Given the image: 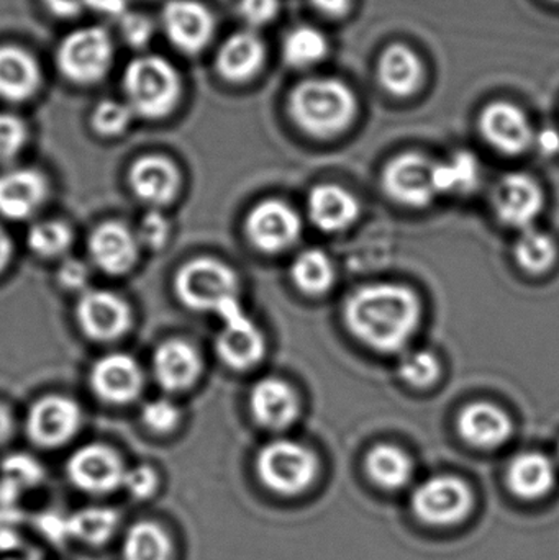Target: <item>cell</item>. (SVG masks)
Segmentation results:
<instances>
[{
    "instance_id": "6da1fadb",
    "label": "cell",
    "mask_w": 559,
    "mask_h": 560,
    "mask_svg": "<svg viewBox=\"0 0 559 560\" xmlns=\"http://www.w3.org/2000/svg\"><path fill=\"white\" fill-rule=\"evenodd\" d=\"M422 318L419 296L400 283L361 287L345 305L348 328L360 341L383 352L400 351Z\"/></svg>"
},
{
    "instance_id": "7a4b0ae2",
    "label": "cell",
    "mask_w": 559,
    "mask_h": 560,
    "mask_svg": "<svg viewBox=\"0 0 559 560\" xmlns=\"http://www.w3.org/2000/svg\"><path fill=\"white\" fill-rule=\"evenodd\" d=\"M289 110L305 133L331 138L350 127L357 115V97L337 79H308L291 92Z\"/></svg>"
},
{
    "instance_id": "3957f363",
    "label": "cell",
    "mask_w": 559,
    "mask_h": 560,
    "mask_svg": "<svg viewBox=\"0 0 559 560\" xmlns=\"http://www.w3.org/2000/svg\"><path fill=\"white\" fill-rule=\"evenodd\" d=\"M124 91L135 115L160 120L173 114L183 95V81L173 62L161 56L133 59L125 69Z\"/></svg>"
},
{
    "instance_id": "277c9868",
    "label": "cell",
    "mask_w": 559,
    "mask_h": 560,
    "mask_svg": "<svg viewBox=\"0 0 559 560\" xmlns=\"http://www.w3.org/2000/svg\"><path fill=\"white\" fill-rule=\"evenodd\" d=\"M174 292L187 308L217 315L238 302V278L219 259L196 258L180 266Z\"/></svg>"
},
{
    "instance_id": "5b68a950",
    "label": "cell",
    "mask_w": 559,
    "mask_h": 560,
    "mask_svg": "<svg viewBox=\"0 0 559 560\" xmlns=\"http://www.w3.org/2000/svg\"><path fill=\"white\" fill-rule=\"evenodd\" d=\"M317 469V456L291 440L272 441L256 457L259 479L269 490L281 495L304 492L314 482Z\"/></svg>"
},
{
    "instance_id": "8992f818",
    "label": "cell",
    "mask_w": 559,
    "mask_h": 560,
    "mask_svg": "<svg viewBox=\"0 0 559 560\" xmlns=\"http://www.w3.org/2000/svg\"><path fill=\"white\" fill-rule=\"evenodd\" d=\"M114 42L102 26L69 33L56 52L59 71L69 81L91 85L105 78L114 62Z\"/></svg>"
},
{
    "instance_id": "52a82bcc",
    "label": "cell",
    "mask_w": 559,
    "mask_h": 560,
    "mask_svg": "<svg viewBox=\"0 0 559 560\" xmlns=\"http://www.w3.org/2000/svg\"><path fill=\"white\" fill-rule=\"evenodd\" d=\"M125 467L120 454L105 444L79 447L66 463L69 483L85 495L104 497L124 487Z\"/></svg>"
},
{
    "instance_id": "ba28073f",
    "label": "cell",
    "mask_w": 559,
    "mask_h": 560,
    "mask_svg": "<svg viewBox=\"0 0 559 560\" xmlns=\"http://www.w3.org/2000/svg\"><path fill=\"white\" fill-rule=\"evenodd\" d=\"M471 490L456 477H432L412 495L414 513L429 525H455L471 512Z\"/></svg>"
},
{
    "instance_id": "9c48e42d",
    "label": "cell",
    "mask_w": 559,
    "mask_h": 560,
    "mask_svg": "<svg viewBox=\"0 0 559 560\" xmlns=\"http://www.w3.org/2000/svg\"><path fill=\"white\" fill-rule=\"evenodd\" d=\"M223 326L217 336V354L236 371L255 368L265 355V336L240 302L220 313Z\"/></svg>"
},
{
    "instance_id": "30bf717a",
    "label": "cell",
    "mask_w": 559,
    "mask_h": 560,
    "mask_svg": "<svg viewBox=\"0 0 559 560\" xmlns=\"http://www.w3.org/2000/svg\"><path fill=\"white\" fill-rule=\"evenodd\" d=\"M81 408L71 398L49 395L39 398L26 417V433L36 446L53 450L69 443L81 427Z\"/></svg>"
},
{
    "instance_id": "8fae6325",
    "label": "cell",
    "mask_w": 559,
    "mask_h": 560,
    "mask_svg": "<svg viewBox=\"0 0 559 560\" xmlns=\"http://www.w3.org/2000/svg\"><path fill=\"white\" fill-rule=\"evenodd\" d=\"M435 163L419 153H404L394 158L383 173L387 196L403 206L426 207L439 196L433 179Z\"/></svg>"
},
{
    "instance_id": "7c38bea8",
    "label": "cell",
    "mask_w": 559,
    "mask_h": 560,
    "mask_svg": "<svg viewBox=\"0 0 559 560\" xmlns=\"http://www.w3.org/2000/svg\"><path fill=\"white\" fill-rule=\"evenodd\" d=\"M79 328L95 341H115L131 326V310L117 293L85 290L75 306Z\"/></svg>"
},
{
    "instance_id": "4fadbf2b",
    "label": "cell",
    "mask_w": 559,
    "mask_h": 560,
    "mask_svg": "<svg viewBox=\"0 0 559 560\" xmlns=\"http://www.w3.org/2000/svg\"><path fill=\"white\" fill-rule=\"evenodd\" d=\"M301 233V217L281 200L258 203L246 219L249 242L265 253H279L291 248Z\"/></svg>"
},
{
    "instance_id": "5bb4252c",
    "label": "cell",
    "mask_w": 559,
    "mask_h": 560,
    "mask_svg": "<svg viewBox=\"0 0 559 560\" xmlns=\"http://www.w3.org/2000/svg\"><path fill=\"white\" fill-rule=\"evenodd\" d=\"M161 25L174 48L187 55L202 51L216 33L212 12L196 0H170L161 13Z\"/></svg>"
},
{
    "instance_id": "9a60e30c",
    "label": "cell",
    "mask_w": 559,
    "mask_h": 560,
    "mask_svg": "<svg viewBox=\"0 0 559 560\" xmlns=\"http://www.w3.org/2000/svg\"><path fill=\"white\" fill-rule=\"evenodd\" d=\"M92 390L107 404L133 401L143 390L144 375L137 359L124 352H112L92 365Z\"/></svg>"
},
{
    "instance_id": "2e32d148",
    "label": "cell",
    "mask_w": 559,
    "mask_h": 560,
    "mask_svg": "<svg viewBox=\"0 0 559 560\" xmlns=\"http://www.w3.org/2000/svg\"><path fill=\"white\" fill-rule=\"evenodd\" d=\"M492 206L505 225L519 230L531 229L544 209V194L527 174H508L496 186Z\"/></svg>"
},
{
    "instance_id": "e0dca14e",
    "label": "cell",
    "mask_w": 559,
    "mask_h": 560,
    "mask_svg": "<svg viewBox=\"0 0 559 560\" xmlns=\"http://www.w3.org/2000/svg\"><path fill=\"white\" fill-rule=\"evenodd\" d=\"M140 253L137 233L120 222H105L89 238L92 262L108 276H124L133 269Z\"/></svg>"
},
{
    "instance_id": "ac0fdd59",
    "label": "cell",
    "mask_w": 559,
    "mask_h": 560,
    "mask_svg": "<svg viewBox=\"0 0 559 560\" xmlns=\"http://www.w3.org/2000/svg\"><path fill=\"white\" fill-rule=\"evenodd\" d=\"M482 135L505 154H521L534 143V130L527 115L511 102H492L482 110Z\"/></svg>"
},
{
    "instance_id": "d6986e66",
    "label": "cell",
    "mask_w": 559,
    "mask_h": 560,
    "mask_svg": "<svg viewBox=\"0 0 559 560\" xmlns=\"http://www.w3.org/2000/svg\"><path fill=\"white\" fill-rule=\"evenodd\" d=\"M48 196V179L38 171L19 167L0 174V217L3 219H30Z\"/></svg>"
},
{
    "instance_id": "ffe728a7",
    "label": "cell",
    "mask_w": 559,
    "mask_h": 560,
    "mask_svg": "<svg viewBox=\"0 0 559 560\" xmlns=\"http://www.w3.org/2000/svg\"><path fill=\"white\" fill-rule=\"evenodd\" d=\"M128 183L141 202L161 207L176 199L183 177L173 161L148 154L135 161L128 174Z\"/></svg>"
},
{
    "instance_id": "44dd1931",
    "label": "cell",
    "mask_w": 559,
    "mask_h": 560,
    "mask_svg": "<svg viewBox=\"0 0 559 560\" xmlns=\"http://www.w3.org/2000/svg\"><path fill=\"white\" fill-rule=\"evenodd\" d=\"M200 371H202V359L199 352L184 339H167L154 352V378L164 390H187L196 384Z\"/></svg>"
},
{
    "instance_id": "7402d4cb",
    "label": "cell",
    "mask_w": 559,
    "mask_h": 560,
    "mask_svg": "<svg viewBox=\"0 0 559 560\" xmlns=\"http://www.w3.org/2000/svg\"><path fill=\"white\" fill-rule=\"evenodd\" d=\"M253 417L263 427L284 430L301 415V401L291 385L279 378H263L249 395Z\"/></svg>"
},
{
    "instance_id": "603a6c76",
    "label": "cell",
    "mask_w": 559,
    "mask_h": 560,
    "mask_svg": "<svg viewBox=\"0 0 559 560\" xmlns=\"http://www.w3.org/2000/svg\"><path fill=\"white\" fill-rule=\"evenodd\" d=\"M307 213L311 222L322 232H345L360 217V202L343 187L322 184L308 194Z\"/></svg>"
},
{
    "instance_id": "cb8c5ba5",
    "label": "cell",
    "mask_w": 559,
    "mask_h": 560,
    "mask_svg": "<svg viewBox=\"0 0 559 560\" xmlns=\"http://www.w3.org/2000/svg\"><path fill=\"white\" fill-rule=\"evenodd\" d=\"M458 430L465 441L473 446L491 450L504 444L514 427L509 415L494 404L476 401L463 408Z\"/></svg>"
},
{
    "instance_id": "d4e9b609",
    "label": "cell",
    "mask_w": 559,
    "mask_h": 560,
    "mask_svg": "<svg viewBox=\"0 0 559 560\" xmlns=\"http://www.w3.org/2000/svg\"><path fill=\"white\" fill-rule=\"evenodd\" d=\"M42 84V69L26 49L0 46V98L23 102L32 98Z\"/></svg>"
},
{
    "instance_id": "484cf974",
    "label": "cell",
    "mask_w": 559,
    "mask_h": 560,
    "mask_svg": "<svg viewBox=\"0 0 559 560\" xmlns=\"http://www.w3.org/2000/svg\"><path fill=\"white\" fill-rule=\"evenodd\" d=\"M265 62V43L256 33H233L220 46L217 69L230 82H245L252 79Z\"/></svg>"
},
{
    "instance_id": "4316f807",
    "label": "cell",
    "mask_w": 559,
    "mask_h": 560,
    "mask_svg": "<svg viewBox=\"0 0 559 560\" xmlns=\"http://www.w3.org/2000/svg\"><path fill=\"white\" fill-rule=\"evenodd\" d=\"M377 74L387 92L407 97L414 94L422 82V62L409 46L396 43L381 56Z\"/></svg>"
},
{
    "instance_id": "83f0119b",
    "label": "cell",
    "mask_w": 559,
    "mask_h": 560,
    "mask_svg": "<svg viewBox=\"0 0 559 560\" xmlns=\"http://www.w3.org/2000/svg\"><path fill=\"white\" fill-rule=\"evenodd\" d=\"M508 482L521 499H540L554 489V463L541 453L519 454L509 466Z\"/></svg>"
},
{
    "instance_id": "f1b7e54d",
    "label": "cell",
    "mask_w": 559,
    "mask_h": 560,
    "mask_svg": "<svg viewBox=\"0 0 559 560\" xmlns=\"http://www.w3.org/2000/svg\"><path fill=\"white\" fill-rule=\"evenodd\" d=\"M121 560H173L174 542L167 529L153 520L131 523L121 538Z\"/></svg>"
},
{
    "instance_id": "f546056e",
    "label": "cell",
    "mask_w": 559,
    "mask_h": 560,
    "mask_svg": "<svg viewBox=\"0 0 559 560\" xmlns=\"http://www.w3.org/2000/svg\"><path fill=\"white\" fill-rule=\"evenodd\" d=\"M120 526V515L110 506H85L66 518V538L89 548L107 545Z\"/></svg>"
},
{
    "instance_id": "4dcf8cb0",
    "label": "cell",
    "mask_w": 559,
    "mask_h": 560,
    "mask_svg": "<svg viewBox=\"0 0 559 560\" xmlns=\"http://www.w3.org/2000/svg\"><path fill=\"white\" fill-rule=\"evenodd\" d=\"M436 194H471L481 183V164L469 151H458L433 170Z\"/></svg>"
},
{
    "instance_id": "1f68e13d",
    "label": "cell",
    "mask_w": 559,
    "mask_h": 560,
    "mask_svg": "<svg viewBox=\"0 0 559 560\" xmlns=\"http://www.w3.org/2000/svg\"><path fill=\"white\" fill-rule=\"evenodd\" d=\"M366 470L377 486L394 490L409 483L414 466L410 457L399 447L380 444L368 454Z\"/></svg>"
},
{
    "instance_id": "d6a6232c",
    "label": "cell",
    "mask_w": 559,
    "mask_h": 560,
    "mask_svg": "<svg viewBox=\"0 0 559 560\" xmlns=\"http://www.w3.org/2000/svg\"><path fill=\"white\" fill-rule=\"evenodd\" d=\"M291 276L302 292L321 295L334 285L335 269L324 252L307 249L292 262Z\"/></svg>"
},
{
    "instance_id": "836d02e7",
    "label": "cell",
    "mask_w": 559,
    "mask_h": 560,
    "mask_svg": "<svg viewBox=\"0 0 559 560\" xmlns=\"http://www.w3.org/2000/svg\"><path fill=\"white\" fill-rule=\"evenodd\" d=\"M327 36L314 26H298L286 36L282 55L295 68L317 65L327 56Z\"/></svg>"
},
{
    "instance_id": "e575fe53",
    "label": "cell",
    "mask_w": 559,
    "mask_h": 560,
    "mask_svg": "<svg viewBox=\"0 0 559 560\" xmlns=\"http://www.w3.org/2000/svg\"><path fill=\"white\" fill-rule=\"evenodd\" d=\"M515 259L525 271L540 275L548 271L557 259V246L550 235L541 230L531 229L522 230L521 236L515 243Z\"/></svg>"
},
{
    "instance_id": "d590c367",
    "label": "cell",
    "mask_w": 559,
    "mask_h": 560,
    "mask_svg": "<svg viewBox=\"0 0 559 560\" xmlns=\"http://www.w3.org/2000/svg\"><path fill=\"white\" fill-rule=\"evenodd\" d=\"M30 249L42 258H58L72 245V232L66 223L46 220L30 229L26 236Z\"/></svg>"
},
{
    "instance_id": "8d00e7d4",
    "label": "cell",
    "mask_w": 559,
    "mask_h": 560,
    "mask_svg": "<svg viewBox=\"0 0 559 560\" xmlns=\"http://www.w3.org/2000/svg\"><path fill=\"white\" fill-rule=\"evenodd\" d=\"M133 110L127 102L102 101L92 114V127L102 137H118L130 127Z\"/></svg>"
},
{
    "instance_id": "74e56055",
    "label": "cell",
    "mask_w": 559,
    "mask_h": 560,
    "mask_svg": "<svg viewBox=\"0 0 559 560\" xmlns=\"http://www.w3.org/2000/svg\"><path fill=\"white\" fill-rule=\"evenodd\" d=\"M399 375L412 387H429L440 375V362L430 351H414L399 362Z\"/></svg>"
},
{
    "instance_id": "f35d334b",
    "label": "cell",
    "mask_w": 559,
    "mask_h": 560,
    "mask_svg": "<svg viewBox=\"0 0 559 560\" xmlns=\"http://www.w3.org/2000/svg\"><path fill=\"white\" fill-rule=\"evenodd\" d=\"M3 482L13 490L38 486L43 479L39 463L25 454H13L2 463Z\"/></svg>"
},
{
    "instance_id": "ab89813d",
    "label": "cell",
    "mask_w": 559,
    "mask_h": 560,
    "mask_svg": "<svg viewBox=\"0 0 559 560\" xmlns=\"http://www.w3.org/2000/svg\"><path fill=\"white\" fill-rule=\"evenodd\" d=\"M25 121L13 114H0V163L15 160L26 144Z\"/></svg>"
},
{
    "instance_id": "60d3db41",
    "label": "cell",
    "mask_w": 559,
    "mask_h": 560,
    "mask_svg": "<svg viewBox=\"0 0 559 560\" xmlns=\"http://www.w3.org/2000/svg\"><path fill=\"white\" fill-rule=\"evenodd\" d=\"M141 421L148 430L158 434H167L176 430L180 421V411L167 398H154L141 410Z\"/></svg>"
},
{
    "instance_id": "b9f144b4",
    "label": "cell",
    "mask_w": 559,
    "mask_h": 560,
    "mask_svg": "<svg viewBox=\"0 0 559 560\" xmlns=\"http://www.w3.org/2000/svg\"><path fill=\"white\" fill-rule=\"evenodd\" d=\"M160 482L158 470L148 466V464H141V466L127 469L121 489L127 490L131 499L138 500V502H147V500L156 495L158 490H160Z\"/></svg>"
},
{
    "instance_id": "7bdbcfd3",
    "label": "cell",
    "mask_w": 559,
    "mask_h": 560,
    "mask_svg": "<svg viewBox=\"0 0 559 560\" xmlns=\"http://www.w3.org/2000/svg\"><path fill=\"white\" fill-rule=\"evenodd\" d=\"M135 233H137L140 246L156 252V249L163 248L167 240H170V220L163 213L158 212V210H151L141 219L140 225H138V230Z\"/></svg>"
},
{
    "instance_id": "ee69618b",
    "label": "cell",
    "mask_w": 559,
    "mask_h": 560,
    "mask_svg": "<svg viewBox=\"0 0 559 560\" xmlns=\"http://www.w3.org/2000/svg\"><path fill=\"white\" fill-rule=\"evenodd\" d=\"M279 0H238V13L248 25L263 26L278 15Z\"/></svg>"
},
{
    "instance_id": "f6af8a7d",
    "label": "cell",
    "mask_w": 559,
    "mask_h": 560,
    "mask_svg": "<svg viewBox=\"0 0 559 560\" xmlns=\"http://www.w3.org/2000/svg\"><path fill=\"white\" fill-rule=\"evenodd\" d=\"M121 36L131 46H144L153 36V22L140 13L128 12L120 20Z\"/></svg>"
},
{
    "instance_id": "bcb514c9",
    "label": "cell",
    "mask_w": 559,
    "mask_h": 560,
    "mask_svg": "<svg viewBox=\"0 0 559 560\" xmlns=\"http://www.w3.org/2000/svg\"><path fill=\"white\" fill-rule=\"evenodd\" d=\"M58 280L65 289L84 293L89 282L88 266L75 259H69L59 268Z\"/></svg>"
},
{
    "instance_id": "7dc6e473",
    "label": "cell",
    "mask_w": 559,
    "mask_h": 560,
    "mask_svg": "<svg viewBox=\"0 0 559 560\" xmlns=\"http://www.w3.org/2000/svg\"><path fill=\"white\" fill-rule=\"evenodd\" d=\"M46 9L53 15L61 19H71V16L81 15L84 10L91 9V0H43Z\"/></svg>"
},
{
    "instance_id": "c3c4849f",
    "label": "cell",
    "mask_w": 559,
    "mask_h": 560,
    "mask_svg": "<svg viewBox=\"0 0 559 560\" xmlns=\"http://www.w3.org/2000/svg\"><path fill=\"white\" fill-rule=\"evenodd\" d=\"M91 9L102 15L117 19L120 22L130 10L127 9V0H91Z\"/></svg>"
},
{
    "instance_id": "681fc988",
    "label": "cell",
    "mask_w": 559,
    "mask_h": 560,
    "mask_svg": "<svg viewBox=\"0 0 559 560\" xmlns=\"http://www.w3.org/2000/svg\"><path fill=\"white\" fill-rule=\"evenodd\" d=\"M535 143H537L540 153L557 154L559 151V133L555 128H544L537 137H534Z\"/></svg>"
},
{
    "instance_id": "f907efd6",
    "label": "cell",
    "mask_w": 559,
    "mask_h": 560,
    "mask_svg": "<svg viewBox=\"0 0 559 560\" xmlns=\"http://www.w3.org/2000/svg\"><path fill=\"white\" fill-rule=\"evenodd\" d=\"M312 5L328 16H341L350 9L351 0H312Z\"/></svg>"
},
{
    "instance_id": "816d5d0a",
    "label": "cell",
    "mask_w": 559,
    "mask_h": 560,
    "mask_svg": "<svg viewBox=\"0 0 559 560\" xmlns=\"http://www.w3.org/2000/svg\"><path fill=\"white\" fill-rule=\"evenodd\" d=\"M13 243L9 233L0 229V272L5 271L9 262L12 261Z\"/></svg>"
},
{
    "instance_id": "f5cc1de1",
    "label": "cell",
    "mask_w": 559,
    "mask_h": 560,
    "mask_svg": "<svg viewBox=\"0 0 559 560\" xmlns=\"http://www.w3.org/2000/svg\"><path fill=\"white\" fill-rule=\"evenodd\" d=\"M13 433V418L9 408L0 404V444L7 443Z\"/></svg>"
},
{
    "instance_id": "db71d44e",
    "label": "cell",
    "mask_w": 559,
    "mask_h": 560,
    "mask_svg": "<svg viewBox=\"0 0 559 560\" xmlns=\"http://www.w3.org/2000/svg\"><path fill=\"white\" fill-rule=\"evenodd\" d=\"M558 459H559V444H558Z\"/></svg>"
},
{
    "instance_id": "11a10c76",
    "label": "cell",
    "mask_w": 559,
    "mask_h": 560,
    "mask_svg": "<svg viewBox=\"0 0 559 560\" xmlns=\"http://www.w3.org/2000/svg\"><path fill=\"white\" fill-rule=\"evenodd\" d=\"M555 2H559V0H555Z\"/></svg>"
}]
</instances>
